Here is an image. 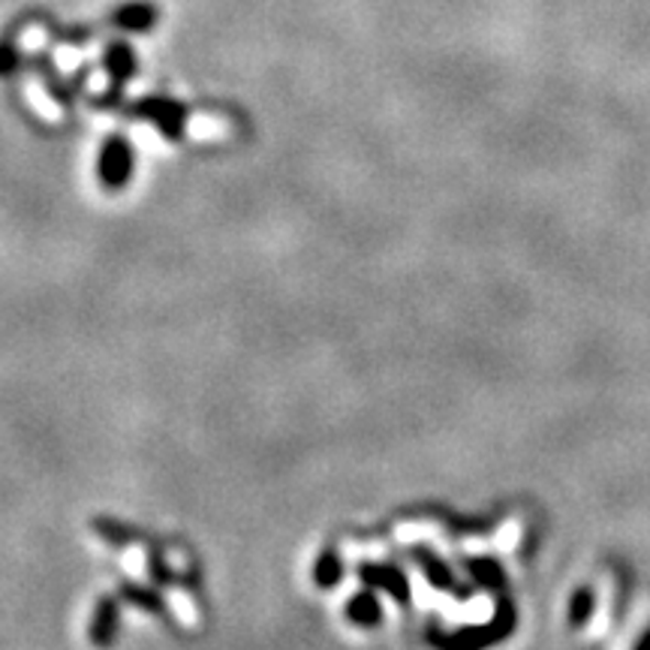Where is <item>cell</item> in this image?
I'll use <instances>...</instances> for the list:
<instances>
[{"instance_id": "cell-10", "label": "cell", "mask_w": 650, "mask_h": 650, "mask_svg": "<svg viewBox=\"0 0 650 650\" xmlns=\"http://www.w3.org/2000/svg\"><path fill=\"white\" fill-rule=\"evenodd\" d=\"M126 594L136 599L139 608H148V612H161V608H163L161 599H157L154 594H139V591H133V587H126Z\"/></svg>"}, {"instance_id": "cell-6", "label": "cell", "mask_w": 650, "mask_h": 650, "mask_svg": "<svg viewBox=\"0 0 650 650\" xmlns=\"http://www.w3.org/2000/svg\"><path fill=\"white\" fill-rule=\"evenodd\" d=\"M416 560H419V566H422L425 575H428V582H431L433 587H440V591H452V594H464V591L455 584V579H452V572L445 570V563L431 558L428 551H416Z\"/></svg>"}, {"instance_id": "cell-9", "label": "cell", "mask_w": 650, "mask_h": 650, "mask_svg": "<svg viewBox=\"0 0 650 650\" xmlns=\"http://www.w3.org/2000/svg\"><path fill=\"white\" fill-rule=\"evenodd\" d=\"M591 612H594V596H575V605H572V624H584V620L591 617Z\"/></svg>"}, {"instance_id": "cell-8", "label": "cell", "mask_w": 650, "mask_h": 650, "mask_svg": "<svg viewBox=\"0 0 650 650\" xmlns=\"http://www.w3.org/2000/svg\"><path fill=\"white\" fill-rule=\"evenodd\" d=\"M470 570H473V575L480 579L482 584H488V587H500V570L494 566V563H488V560H473L470 563Z\"/></svg>"}, {"instance_id": "cell-7", "label": "cell", "mask_w": 650, "mask_h": 650, "mask_svg": "<svg viewBox=\"0 0 650 650\" xmlns=\"http://www.w3.org/2000/svg\"><path fill=\"white\" fill-rule=\"evenodd\" d=\"M338 579H341V560H338V554L326 551L317 563V582L322 587H331V584H338Z\"/></svg>"}, {"instance_id": "cell-11", "label": "cell", "mask_w": 650, "mask_h": 650, "mask_svg": "<svg viewBox=\"0 0 650 650\" xmlns=\"http://www.w3.org/2000/svg\"><path fill=\"white\" fill-rule=\"evenodd\" d=\"M636 650H650V632H648V636H645V639L639 641V648H636Z\"/></svg>"}, {"instance_id": "cell-4", "label": "cell", "mask_w": 650, "mask_h": 650, "mask_svg": "<svg viewBox=\"0 0 650 650\" xmlns=\"http://www.w3.org/2000/svg\"><path fill=\"white\" fill-rule=\"evenodd\" d=\"M114 632H118V605L112 599H103V603L97 605V612H93L91 641L106 648V645H112Z\"/></svg>"}, {"instance_id": "cell-2", "label": "cell", "mask_w": 650, "mask_h": 650, "mask_svg": "<svg viewBox=\"0 0 650 650\" xmlns=\"http://www.w3.org/2000/svg\"><path fill=\"white\" fill-rule=\"evenodd\" d=\"M130 169H133V154L126 148L124 139H112L103 151V166H100V175L109 187H121V184L130 178Z\"/></svg>"}, {"instance_id": "cell-3", "label": "cell", "mask_w": 650, "mask_h": 650, "mask_svg": "<svg viewBox=\"0 0 650 650\" xmlns=\"http://www.w3.org/2000/svg\"><path fill=\"white\" fill-rule=\"evenodd\" d=\"M362 579L377 584V587H386L388 594L395 596L398 603H407V596H410V587H407L404 572L395 570V566H362Z\"/></svg>"}, {"instance_id": "cell-1", "label": "cell", "mask_w": 650, "mask_h": 650, "mask_svg": "<svg viewBox=\"0 0 650 650\" xmlns=\"http://www.w3.org/2000/svg\"><path fill=\"white\" fill-rule=\"evenodd\" d=\"M515 615L509 605H500L497 617L485 624V627H470L461 629V632H452V636H433V641L440 645V650H485L491 645H497L506 636H513Z\"/></svg>"}, {"instance_id": "cell-5", "label": "cell", "mask_w": 650, "mask_h": 650, "mask_svg": "<svg viewBox=\"0 0 650 650\" xmlns=\"http://www.w3.org/2000/svg\"><path fill=\"white\" fill-rule=\"evenodd\" d=\"M346 617L353 624H359V627H377L379 620H383V608H379L374 594H359L346 605Z\"/></svg>"}]
</instances>
